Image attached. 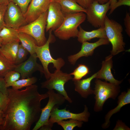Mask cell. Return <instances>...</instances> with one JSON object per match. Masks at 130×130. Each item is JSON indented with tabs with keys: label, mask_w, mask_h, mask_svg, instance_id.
I'll return each instance as SVG.
<instances>
[{
	"label": "cell",
	"mask_w": 130,
	"mask_h": 130,
	"mask_svg": "<svg viewBox=\"0 0 130 130\" xmlns=\"http://www.w3.org/2000/svg\"><path fill=\"white\" fill-rule=\"evenodd\" d=\"M38 89L34 84L21 90L8 89V101L0 130H30L39 118L41 101L48 97L47 93L40 94Z\"/></svg>",
	"instance_id": "obj_1"
},
{
	"label": "cell",
	"mask_w": 130,
	"mask_h": 130,
	"mask_svg": "<svg viewBox=\"0 0 130 130\" xmlns=\"http://www.w3.org/2000/svg\"><path fill=\"white\" fill-rule=\"evenodd\" d=\"M84 13L80 12L65 14V19L62 24L54 31L55 36L64 40L77 37L79 31L78 27L86 18V15Z\"/></svg>",
	"instance_id": "obj_2"
},
{
	"label": "cell",
	"mask_w": 130,
	"mask_h": 130,
	"mask_svg": "<svg viewBox=\"0 0 130 130\" xmlns=\"http://www.w3.org/2000/svg\"><path fill=\"white\" fill-rule=\"evenodd\" d=\"M95 82L93 94L95 95V101L94 110L96 112H99L102 110L104 104L108 99H116L120 92V87L119 85L103 81L98 79L96 78Z\"/></svg>",
	"instance_id": "obj_3"
},
{
	"label": "cell",
	"mask_w": 130,
	"mask_h": 130,
	"mask_svg": "<svg viewBox=\"0 0 130 130\" xmlns=\"http://www.w3.org/2000/svg\"><path fill=\"white\" fill-rule=\"evenodd\" d=\"M48 38L46 43L41 46H37L35 50L37 58L40 61L44 70V73L46 80L49 78L51 73L48 68L49 64L52 63L53 67L56 70H60L65 64L64 60L61 58L55 59L53 58L51 54L49 49L50 44L53 42L54 38L52 34V31L50 30Z\"/></svg>",
	"instance_id": "obj_4"
},
{
	"label": "cell",
	"mask_w": 130,
	"mask_h": 130,
	"mask_svg": "<svg viewBox=\"0 0 130 130\" xmlns=\"http://www.w3.org/2000/svg\"><path fill=\"white\" fill-rule=\"evenodd\" d=\"M104 28L107 38L112 46L111 54L113 56L124 51L125 43L122 34V26L115 21L109 19L106 15Z\"/></svg>",
	"instance_id": "obj_5"
},
{
	"label": "cell",
	"mask_w": 130,
	"mask_h": 130,
	"mask_svg": "<svg viewBox=\"0 0 130 130\" xmlns=\"http://www.w3.org/2000/svg\"><path fill=\"white\" fill-rule=\"evenodd\" d=\"M48 96V102L45 106L41 109L39 118L36 122L32 130H51L49 121L51 111L55 106L63 104L66 100L64 97L60 94L55 92L53 90H48L46 93Z\"/></svg>",
	"instance_id": "obj_6"
},
{
	"label": "cell",
	"mask_w": 130,
	"mask_h": 130,
	"mask_svg": "<svg viewBox=\"0 0 130 130\" xmlns=\"http://www.w3.org/2000/svg\"><path fill=\"white\" fill-rule=\"evenodd\" d=\"M47 13L48 10L34 21L20 27L17 30V31L32 36L36 40L38 46L43 45L47 40L45 35V30Z\"/></svg>",
	"instance_id": "obj_7"
},
{
	"label": "cell",
	"mask_w": 130,
	"mask_h": 130,
	"mask_svg": "<svg viewBox=\"0 0 130 130\" xmlns=\"http://www.w3.org/2000/svg\"><path fill=\"white\" fill-rule=\"evenodd\" d=\"M72 78L70 74L63 72L60 70H56L51 73L49 78L41 83V87L48 90H55L63 96L66 100L71 103L72 101L69 97L65 88V84Z\"/></svg>",
	"instance_id": "obj_8"
},
{
	"label": "cell",
	"mask_w": 130,
	"mask_h": 130,
	"mask_svg": "<svg viewBox=\"0 0 130 130\" xmlns=\"http://www.w3.org/2000/svg\"><path fill=\"white\" fill-rule=\"evenodd\" d=\"M110 3L101 4L93 1L86 9V18L88 21L93 26L96 28H104L106 14L110 9Z\"/></svg>",
	"instance_id": "obj_9"
},
{
	"label": "cell",
	"mask_w": 130,
	"mask_h": 130,
	"mask_svg": "<svg viewBox=\"0 0 130 130\" xmlns=\"http://www.w3.org/2000/svg\"><path fill=\"white\" fill-rule=\"evenodd\" d=\"M90 114L88 111V108L85 105L84 111L79 113H74L65 108L60 109L58 106L54 107L52 109L51 114L49 122V126L52 129L53 124L62 120L73 119L87 122L89 121Z\"/></svg>",
	"instance_id": "obj_10"
},
{
	"label": "cell",
	"mask_w": 130,
	"mask_h": 130,
	"mask_svg": "<svg viewBox=\"0 0 130 130\" xmlns=\"http://www.w3.org/2000/svg\"><path fill=\"white\" fill-rule=\"evenodd\" d=\"M4 21L5 26L17 30L27 24L20 8L12 2H9L7 5Z\"/></svg>",
	"instance_id": "obj_11"
},
{
	"label": "cell",
	"mask_w": 130,
	"mask_h": 130,
	"mask_svg": "<svg viewBox=\"0 0 130 130\" xmlns=\"http://www.w3.org/2000/svg\"><path fill=\"white\" fill-rule=\"evenodd\" d=\"M65 14L61 10L58 2H51L48 10L46 30L54 31L59 27L63 22Z\"/></svg>",
	"instance_id": "obj_12"
},
{
	"label": "cell",
	"mask_w": 130,
	"mask_h": 130,
	"mask_svg": "<svg viewBox=\"0 0 130 130\" xmlns=\"http://www.w3.org/2000/svg\"><path fill=\"white\" fill-rule=\"evenodd\" d=\"M37 57L36 53L30 55L26 60L17 65H16L14 70L20 74L22 79L26 78L36 71L44 73L42 65L37 62Z\"/></svg>",
	"instance_id": "obj_13"
},
{
	"label": "cell",
	"mask_w": 130,
	"mask_h": 130,
	"mask_svg": "<svg viewBox=\"0 0 130 130\" xmlns=\"http://www.w3.org/2000/svg\"><path fill=\"white\" fill-rule=\"evenodd\" d=\"M51 0H32L24 15L27 24L37 19L48 9Z\"/></svg>",
	"instance_id": "obj_14"
},
{
	"label": "cell",
	"mask_w": 130,
	"mask_h": 130,
	"mask_svg": "<svg viewBox=\"0 0 130 130\" xmlns=\"http://www.w3.org/2000/svg\"><path fill=\"white\" fill-rule=\"evenodd\" d=\"M110 42L107 39H99L97 41L94 43L87 41L82 43L80 51L77 53L68 56V60L72 65H74L77 61L83 57H88L92 56L95 49L101 46L109 44Z\"/></svg>",
	"instance_id": "obj_15"
},
{
	"label": "cell",
	"mask_w": 130,
	"mask_h": 130,
	"mask_svg": "<svg viewBox=\"0 0 130 130\" xmlns=\"http://www.w3.org/2000/svg\"><path fill=\"white\" fill-rule=\"evenodd\" d=\"M113 56L110 54L107 56L102 63L101 69L97 72L96 78L104 79L105 81L117 85H119L123 80L116 79L113 76L111 69L113 67L112 57Z\"/></svg>",
	"instance_id": "obj_16"
},
{
	"label": "cell",
	"mask_w": 130,
	"mask_h": 130,
	"mask_svg": "<svg viewBox=\"0 0 130 130\" xmlns=\"http://www.w3.org/2000/svg\"><path fill=\"white\" fill-rule=\"evenodd\" d=\"M117 105L114 108L110 110L106 114L104 118V122L102 125V128H108L110 124V119L114 114L119 112L123 106L130 103V89L127 91L122 92L118 98Z\"/></svg>",
	"instance_id": "obj_17"
},
{
	"label": "cell",
	"mask_w": 130,
	"mask_h": 130,
	"mask_svg": "<svg viewBox=\"0 0 130 130\" xmlns=\"http://www.w3.org/2000/svg\"><path fill=\"white\" fill-rule=\"evenodd\" d=\"M97 73V72L86 78L74 81L75 91L82 98H86L89 95L93 94V90L91 87V83L96 78Z\"/></svg>",
	"instance_id": "obj_18"
},
{
	"label": "cell",
	"mask_w": 130,
	"mask_h": 130,
	"mask_svg": "<svg viewBox=\"0 0 130 130\" xmlns=\"http://www.w3.org/2000/svg\"><path fill=\"white\" fill-rule=\"evenodd\" d=\"M79 27V30L77 37L78 41L81 43L96 38L107 39L104 28H99L91 31H87L80 25Z\"/></svg>",
	"instance_id": "obj_19"
},
{
	"label": "cell",
	"mask_w": 130,
	"mask_h": 130,
	"mask_svg": "<svg viewBox=\"0 0 130 130\" xmlns=\"http://www.w3.org/2000/svg\"><path fill=\"white\" fill-rule=\"evenodd\" d=\"M19 41L2 45L0 47V52L9 61L15 65Z\"/></svg>",
	"instance_id": "obj_20"
},
{
	"label": "cell",
	"mask_w": 130,
	"mask_h": 130,
	"mask_svg": "<svg viewBox=\"0 0 130 130\" xmlns=\"http://www.w3.org/2000/svg\"><path fill=\"white\" fill-rule=\"evenodd\" d=\"M58 3L62 11L65 14L86 12V9L80 5L76 0H62Z\"/></svg>",
	"instance_id": "obj_21"
},
{
	"label": "cell",
	"mask_w": 130,
	"mask_h": 130,
	"mask_svg": "<svg viewBox=\"0 0 130 130\" xmlns=\"http://www.w3.org/2000/svg\"><path fill=\"white\" fill-rule=\"evenodd\" d=\"M18 38L22 46L30 55L35 53L36 47L38 46L35 39L30 35L23 32H19Z\"/></svg>",
	"instance_id": "obj_22"
},
{
	"label": "cell",
	"mask_w": 130,
	"mask_h": 130,
	"mask_svg": "<svg viewBox=\"0 0 130 130\" xmlns=\"http://www.w3.org/2000/svg\"><path fill=\"white\" fill-rule=\"evenodd\" d=\"M18 33L17 29L4 26L0 31V37L2 40V45L20 41L18 38Z\"/></svg>",
	"instance_id": "obj_23"
},
{
	"label": "cell",
	"mask_w": 130,
	"mask_h": 130,
	"mask_svg": "<svg viewBox=\"0 0 130 130\" xmlns=\"http://www.w3.org/2000/svg\"><path fill=\"white\" fill-rule=\"evenodd\" d=\"M15 66L9 61L0 52V78H4L8 72L14 70Z\"/></svg>",
	"instance_id": "obj_24"
},
{
	"label": "cell",
	"mask_w": 130,
	"mask_h": 130,
	"mask_svg": "<svg viewBox=\"0 0 130 130\" xmlns=\"http://www.w3.org/2000/svg\"><path fill=\"white\" fill-rule=\"evenodd\" d=\"M37 80L35 77H28L22 79L14 82L12 85V88L15 90H19L25 87L31 86L35 83Z\"/></svg>",
	"instance_id": "obj_25"
},
{
	"label": "cell",
	"mask_w": 130,
	"mask_h": 130,
	"mask_svg": "<svg viewBox=\"0 0 130 130\" xmlns=\"http://www.w3.org/2000/svg\"><path fill=\"white\" fill-rule=\"evenodd\" d=\"M89 72V69L87 66L84 64H80L70 74L73 76L72 80L74 81L81 79L88 74Z\"/></svg>",
	"instance_id": "obj_26"
},
{
	"label": "cell",
	"mask_w": 130,
	"mask_h": 130,
	"mask_svg": "<svg viewBox=\"0 0 130 130\" xmlns=\"http://www.w3.org/2000/svg\"><path fill=\"white\" fill-rule=\"evenodd\" d=\"M59 121L57 123L62 127L64 130H72L76 127L80 128L82 127L83 122L73 119Z\"/></svg>",
	"instance_id": "obj_27"
},
{
	"label": "cell",
	"mask_w": 130,
	"mask_h": 130,
	"mask_svg": "<svg viewBox=\"0 0 130 130\" xmlns=\"http://www.w3.org/2000/svg\"><path fill=\"white\" fill-rule=\"evenodd\" d=\"M20 76V74L14 70L9 72L4 78L6 87L7 88L11 86L14 82L19 79Z\"/></svg>",
	"instance_id": "obj_28"
},
{
	"label": "cell",
	"mask_w": 130,
	"mask_h": 130,
	"mask_svg": "<svg viewBox=\"0 0 130 130\" xmlns=\"http://www.w3.org/2000/svg\"><path fill=\"white\" fill-rule=\"evenodd\" d=\"M29 53L28 51L21 44L19 45L15 65H17L24 62Z\"/></svg>",
	"instance_id": "obj_29"
},
{
	"label": "cell",
	"mask_w": 130,
	"mask_h": 130,
	"mask_svg": "<svg viewBox=\"0 0 130 130\" xmlns=\"http://www.w3.org/2000/svg\"><path fill=\"white\" fill-rule=\"evenodd\" d=\"M32 0H8V3L12 2L20 8L24 15L26 12L29 3Z\"/></svg>",
	"instance_id": "obj_30"
},
{
	"label": "cell",
	"mask_w": 130,
	"mask_h": 130,
	"mask_svg": "<svg viewBox=\"0 0 130 130\" xmlns=\"http://www.w3.org/2000/svg\"><path fill=\"white\" fill-rule=\"evenodd\" d=\"M7 6V5L0 4V31L5 26L4 16Z\"/></svg>",
	"instance_id": "obj_31"
},
{
	"label": "cell",
	"mask_w": 130,
	"mask_h": 130,
	"mask_svg": "<svg viewBox=\"0 0 130 130\" xmlns=\"http://www.w3.org/2000/svg\"><path fill=\"white\" fill-rule=\"evenodd\" d=\"M122 5L130 6V0H118L117 2L110 8L109 15L111 14L117 7Z\"/></svg>",
	"instance_id": "obj_32"
},
{
	"label": "cell",
	"mask_w": 130,
	"mask_h": 130,
	"mask_svg": "<svg viewBox=\"0 0 130 130\" xmlns=\"http://www.w3.org/2000/svg\"><path fill=\"white\" fill-rule=\"evenodd\" d=\"M8 101V96L0 91V109L3 111L4 110L6 107Z\"/></svg>",
	"instance_id": "obj_33"
},
{
	"label": "cell",
	"mask_w": 130,
	"mask_h": 130,
	"mask_svg": "<svg viewBox=\"0 0 130 130\" xmlns=\"http://www.w3.org/2000/svg\"><path fill=\"white\" fill-rule=\"evenodd\" d=\"M124 25L125 27V31L128 36H130V14L127 12L124 20Z\"/></svg>",
	"instance_id": "obj_34"
},
{
	"label": "cell",
	"mask_w": 130,
	"mask_h": 130,
	"mask_svg": "<svg viewBox=\"0 0 130 130\" xmlns=\"http://www.w3.org/2000/svg\"><path fill=\"white\" fill-rule=\"evenodd\" d=\"M113 130H130V128L122 120H118Z\"/></svg>",
	"instance_id": "obj_35"
},
{
	"label": "cell",
	"mask_w": 130,
	"mask_h": 130,
	"mask_svg": "<svg viewBox=\"0 0 130 130\" xmlns=\"http://www.w3.org/2000/svg\"><path fill=\"white\" fill-rule=\"evenodd\" d=\"M0 91L3 94L8 96V89L4 78H0Z\"/></svg>",
	"instance_id": "obj_36"
},
{
	"label": "cell",
	"mask_w": 130,
	"mask_h": 130,
	"mask_svg": "<svg viewBox=\"0 0 130 130\" xmlns=\"http://www.w3.org/2000/svg\"><path fill=\"white\" fill-rule=\"evenodd\" d=\"M77 2L81 6L86 9L90 6L93 0H76Z\"/></svg>",
	"instance_id": "obj_37"
},
{
	"label": "cell",
	"mask_w": 130,
	"mask_h": 130,
	"mask_svg": "<svg viewBox=\"0 0 130 130\" xmlns=\"http://www.w3.org/2000/svg\"><path fill=\"white\" fill-rule=\"evenodd\" d=\"M4 112L3 111L0 109V130L4 123Z\"/></svg>",
	"instance_id": "obj_38"
},
{
	"label": "cell",
	"mask_w": 130,
	"mask_h": 130,
	"mask_svg": "<svg viewBox=\"0 0 130 130\" xmlns=\"http://www.w3.org/2000/svg\"><path fill=\"white\" fill-rule=\"evenodd\" d=\"M98 2V3L101 4H103L107 2L109 0H93Z\"/></svg>",
	"instance_id": "obj_39"
},
{
	"label": "cell",
	"mask_w": 130,
	"mask_h": 130,
	"mask_svg": "<svg viewBox=\"0 0 130 130\" xmlns=\"http://www.w3.org/2000/svg\"><path fill=\"white\" fill-rule=\"evenodd\" d=\"M110 3V8L117 1V0H109Z\"/></svg>",
	"instance_id": "obj_40"
},
{
	"label": "cell",
	"mask_w": 130,
	"mask_h": 130,
	"mask_svg": "<svg viewBox=\"0 0 130 130\" xmlns=\"http://www.w3.org/2000/svg\"><path fill=\"white\" fill-rule=\"evenodd\" d=\"M8 3V0H0V4H3L7 5Z\"/></svg>",
	"instance_id": "obj_41"
},
{
	"label": "cell",
	"mask_w": 130,
	"mask_h": 130,
	"mask_svg": "<svg viewBox=\"0 0 130 130\" xmlns=\"http://www.w3.org/2000/svg\"><path fill=\"white\" fill-rule=\"evenodd\" d=\"M62 0H51V2H59L60 1Z\"/></svg>",
	"instance_id": "obj_42"
},
{
	"label": "cell",
	"mask_w": 130,
	"mask_h": 130,
	"mask_svg": "<svg viewBox=\"0 0 130 130\" xmlns=\"http://www.w3.org/2000/svg\"><path fill=\"white\" fill-rule=\"evenodd\" d=\"M2 41L0 37V47L2 46Z\"/></svg>",
	"instance_id": "obj_43"
}]
</instances>
